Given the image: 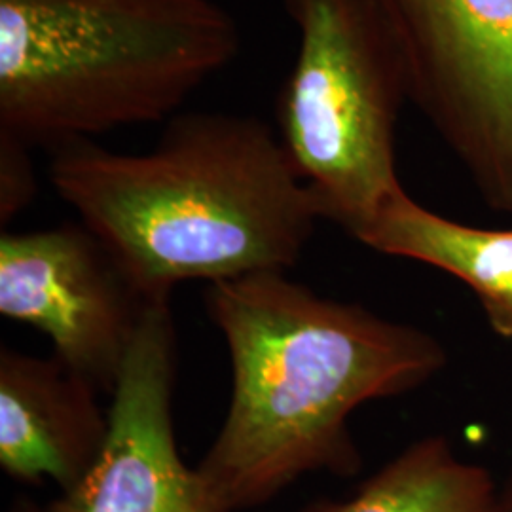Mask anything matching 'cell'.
I'll list each match as a JSON object with an SVG mask.
<instances>
[{
    "label": "cell",
    "mask_w": 512,
    "mask_h": 512,
    "mask_svg": "<svg viewBox=\"0 0 512 512\" xmlns=\"http://www.w3.org/2000/svg\"><path fill=\"white\" fill-rule=\"evenodd\" d=\"M205 311L228 346L232 395L198 471L234 512L268 505L302 476L361 473L349 416L448 363L433 334L323 298L285 272L213 283Z\"/></svg>",
    "instance_id": "6da1fadb"
},
{
    "label": "cell",
    "mask_w": 512,
    "mask_h": 512,
    "mask_svg": "<svg viewBox=\"0 0 512 512\" xmlns=\"http://www.w3.org/2000/svg\"><path fill=\"white\" fill-rule=\"evenodd\" d=\"M48 177L148 302L184 281L287 272L323 220L277 131L251 114L179 112L143 154L67 141Z\"/></svg>",
    "instance_id": "7a4b0ae2"
},
{
    "label": "cell",
    "mask_w": 512,
    "mask_h": 512,
    "mask_svg": "<svg viewBox=\"0 0 512 512\" xmlns=\"http://www.w3.org/2000/svg\"><path fill=\"white\" fill-rule=\"evenodd\" d=\"M239 50L217 0H0V129L52 150L164 122Z\"/></svg>",
    "instance_id": "3957f363"
},
{
    "label": "cell",
    "mask_w": 512,
    "mask_h": 512,
    "mask_svg": "<svg viewBox=\"0 0 512 512\" xmlns=\"http://www.w3.org/2000/svg\"><path fill=\"white\" fill-rule=\"evenodd\" d=\"M298 33L275 120L321 219L357 238L404 192L395 139L412 103L403 42L378 0H283Z\"/></svg>",
    "instance_id": "277c9868"
},
{
    "label": "cell",
    "mask_w": 512,
    "mask_h": 512,
    "mask_svg": "<svg viewBox=\"0 0 512 512\" xmlns=\"http://www.w3.org/2000/svg\"><path fill=\"white\" fill-rule=\"evenodd\" d=\"M403 42L412 103L482 202L512 215V0H378Z\"/></svg>",
    "instance_id": "5b68a950"
},
{
    "label": "cell",
    "mask_w": 512,
    "mask_h": 512,
    "mask_svg": "<svg viewBox=\"0 0 512 512\" xmlns=\"http://www.w3.org/2000/svg\"><path fill=\"white\" fill-rule=\"evenodd\" d=\"M150 304L82 222L0 238V313L48 336L54 357L103 393Z\"/></svg>",
    "instance_id": "8992f818"
},
{
    "label": "cell",
    "mask_w": 512,
    "mask_h": 512,
    "mask_svg": "<svg viewBox=\"0 0 512 512\" xmlns=\"http://www.w3.org/2000/svg\"><path fill=\"white\" fill-rule=\"evenodd\" d=\"M154 302L110 393L109 435L90 471L38 512H234L184 463L173 425L177 332Z\"/></svg>",
    "instance_id": "52a82bcc"
},
{
    "label": "cell",
    "mask_w": 512,
    "mask_h": 512,
    "mask_svg": "<svg viewBox=\"0 0 512 512\" xmlns=\"http://www.w3.org/2000/svg\"><path fill=\"white\" fill-rule=\"evenodd\" d=\"M99 389L57 357L0 351V467L18 482L71 490L109 435Z\"/></svg>",
    "instance_id": "ba28073f"
},
{
    "label": "cell",
    "mask_w": 512,
    "mask_h": 512,
    "mask_svg": "<svg viewBox=\"0 0 512 512\" xmlns=\"http://www.w3.org/2000/svg\"><path fill=\"white\" fill-rule=\"evenodd\" d=\"M355 239L378 253L416 260L456 277L475 294L490 329L512 340V228L446 219L404 190Z\"/></svg>",
    "instance_id": "9c48e42d"
},
{
    "label": "cell",
    "mask_w": 512,
    "mask_h": 512,
    "mask_svg": "<svg viewBox=\"0 0 512 512\" xmlns=\"http://www.w3.org/2000/svg\"><path fill=\"white\" fill-rule=\"evenodd\" d=\"M304 512H499V486L437 435L406 446L353 497L315 501Z\"/></svg>",
    "instance_id": "30bf717a"
},
{
    "label": "cell",
    "mask_w": 512,
    "mask_h": 512,
    "mask_svg": "<svg viewBox=\"0 0 512 512\" xmlns=\"http://www.w3.org/2000/svg\"><path fill=\"white\" fill-rule=\"evenodd\" d=\"M31 145L0 129V224L6 226L35 202L37 171Z\"/></svg>",
    "instance_id": "8fae6325"
},
{
    "label": "cell",
    "mask_w": 512,
    "mask_h": 512,
    "mask_svg": "<svg viewBox=\"0 0 512 512\" xmlns=\"http://www.w3.org/2000/svg\"><path fill=\"white\" fill-rule=\"evenodd\" d=\"M499 512H512V467L499 486Z\"/></svg>",
    "instance_id": "7c38bea8"
},
{
    "label": "cell",
    "mask_w": 512,
    "mask_h": 512,
    "mask_svg": "<svg viewBox=\"0 0 512 512\" xmlns=\"http://www.w3.org/2000/svg\"><path fill=\"white\" fill-rule=\"evenodd\" d=\"M12 512H38V507L31 501H19L14 505Z\"/></svg>",
    "instance_id": "4fadbf2b"
}]
</instances>
